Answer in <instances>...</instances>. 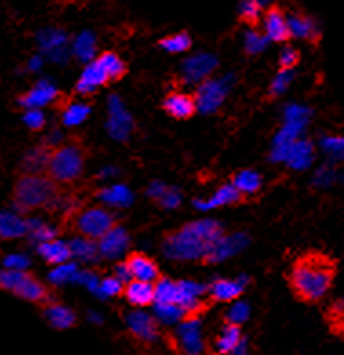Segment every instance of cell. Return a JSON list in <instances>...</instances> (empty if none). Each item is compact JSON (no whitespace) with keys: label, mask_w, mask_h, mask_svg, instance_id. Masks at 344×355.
Instances as JSON below:
<instances>
[{"label":"cell","mask_w":344,"mask_h":355,"mask_svg":"<svg viewBox=\"0 0 344 355\" xmlns=\"http://www.w3.org/2000/svg\"><path fill=\"white\" fill-rule=\"evenodd\" d=\"M223 234V226L217 220H195L168 235L162 243V252L168 259L180 263L206 261L209 250Z\"/></svg>","instance_id":"6da1fadb"},{"label":"cell","mask_w":344,"mask_h":355,"mask_svg":"<svg viewBox=\"0 0 344 355\" xmlns=\"http://www.w3.org/2000/svg\"><path fill=\"white\" fill-rule=\"evenodd\" d=\"M335 268L322 255H306L299 259L290 272L291 290L306 302L320 301L334 284Z\"/></svg>","instance_id":"7a4b0ae2"},{"label":"cell","mask_w":344,"mask_h":355,"mask_svg":"<svg viewBox=\"0 0 344 355\" xmlns=\"http://www.w3.org/2000/svg\"><path fill=\"white\" fill-rule=\"evenodd\" d=\"M57 195V182L49 175L24 173L15 184V206L20 211L49 208Z\"/></svg>","instance_id":"3957f363"},{"label":"cell","mask_w":344,"mask_h":355,"mask_svg":"<svg viewBox=\"0 0 344 355\" xmlns=\"http://www.w3.org/2000/svg\"><path fill=\"white\" fill-rule=\"evenodd\" d=\"M310 119L311 110L308 106H302V104H290V106H286L282 126L277 132L275 139H273L272 153H270V159L273 162H286L291 146L306 132V128L310 124Z\"/></svg>","instance_id":"277c9868"},{"label":"cell","mask_w":344,"mask_h":355,"mask_svg":"<svg viewBox=\"0 0 344 355\" xmlns=\"http://www.w3.org/2000/svg\"><path fill=\"white\" fill-rule=\"evenodd\" d=\"M86 153L80 144L68 142L51 151L48 162V175L60 184H69L83 175Z\"/></svg>","instance_id":"5b68a950"},{"label":"cell","mask_w":344,"mask_h":355,"mask_svg":"<svg viewBox=\"0 0 344 355\" xmlns=\"http://www.w3.org/2000/svg\"><path fill=\"white\" fill-rule=\"evenodd\" d=\"M233 86V75H224V77H209L204 83L197 86L195 92V104H197V112L209 115L215 113L218 107L228 97Z\"/></svg>","instance_id":"8992f818"},{"label":"cell","mask_w":344,"mask_h":355,"mask_svg":"<svg viewBox=\"0 0 344 355\" xmlns=\"http://www.w3.org/2000/svg\"><path fill=\"white\" fill-rule=\"evenodd\" d=\"M113 226H115V217H113V214L110 209L101 208V206L83 209L75 217V230L78 232V235L93 239V241H98Z\"/></svg>","instance_id":"52a82bcc"},{"label":"cell","mask_w":344,"mask_h":355,"mask_svg":"<svg viewBox=\"0 0 344 355\" xmlns=\"http://www.w3.org/2000/svg\"><path fill=\"white\" fill-rule=\"evenodd\" d=\"M39 48L48 59L64 64L71 59V39L62 28H44L37 35Z\"/></svg>","instance_id":"ba28073f"},{"label":"cell","mask_w":344,"mask_h":355,"mask_svg":"<svg viewBox=\"0 0 344 355\" xmlns=\"http://www.w3.org/2000/svg\"><path fill=\"white\" fill-rule=\"evenodd\" d=\"M106 130L112 139L119 142L128 141L133 133V117L126 110L119 95L108 97V121Z\"/></svg>","instance_id":"9c48e42d"},{"label":"cell","mask_w":344,"mask_h":355,"mask_svg":"<svg viewBox=\"0 0 344 355\" xmlns=\"http://www.w3.org/2000/svg\"><path fill=\"white\" fill-rule=\"evenodd\" d=\"M218 66V60L212 53H195L189 55L188 59L180 66V77L186 84L199 86L209 75L214 73Z\"/></svg>","instance_id":"30bf717a"},{"label":"cell","mask_w":344,"mask_h":355,"mask_svg":"<svg viewBox=\"0 0 344 355\" xmlns=\"http://www.w3.org/2000/svg\"><path fill=\"white\" fill-rule=\"evenodd\" d=\"M177 345L182 355H203V324L197 317L189 315L177 324Z\"/></svg>","instance_id":"8fae6325"},{"label":"cell","mask_w":344,"mask_h":355,"mask_svg":"<svg viewBox=\"0 0 344 355\" xmlns=\"http://www.w3.org/2000/svg\"><path fill=\"white\" fill-rule=\"evenodd\" d=\"M98 253L101 257L110 259V261H119L124 257L130 248V234L122 226H113L106 235H102L97 241Z\"/></svg>","instance_id":"7c38bea8"},{"label":"cell","mask_w":344,"mask_h":355,"mask_svg":"<svg viewBox=\"0 0 344 355\" xmlns=\"http://www.w3.org/2000/svg\"><path fill=\"white\" fill-rule=\"evenodd\" d=\"M286 20L290 39L308 42H317L320 39V24L313 17L306 15L302 11H290L286 13Z\"/></svg>","instance_id":"4fadbf2b"},{"label":"cell","mask_w":344,"mask_h":355,"mask_svg":"<svg viewBox=\"0 0 344 355\" xmlns=\"http://www.w3.org/2000/svg\"><path fill=\"white\" fill-rule=\"evenodd\" d=\"M126 326L130 334L142 343H153L159 337L157 319L148 311L133 310L126 315Z\"/></svg>","instance_id":"5bb4252c"},{"label":"cell","mask_w":344,"mask_h":355,"mask_svg":"<svg viewBox=\"0 0 344 355\" xmlns=\"http://www.w3.org/2000/svg\"><path fill=\"white\" fill-rule=\"evenodd\" d=\"M248 246V235L246 234H232V235H221L214 248L209 250L206 263H223L226 259L237 255Z\"/></svg>","instance_id":"9a60e30c"},{"label":"cell","mask_w":344,"mask_h":355,"mask_svg":"<svg viewBox=\"0 0 344 355\" xmlns=\"http://www.w3.org/2000/svg\"><path fill=\"white\" fill-rule=\"evenodd\" d=\"M262 33L266 35L270 42H286L290 39L288 31L286 13L281 8H268L262 15Z\"/></svg>","instance_id":"2e32d148"},{"label":"cell","mask_w":344,"mask_h":355,"mask_svg":"<svg viewBox=\"0 0 344 355\" xmlns=\"http://www.w3.org/2000/svg\"><path fill=\"white\" fill-rule=\"evenodd\" d=\"M208 293V288L195 281H177V304L188 313L194 315L200 308L203 297Z\"/></svg>","instance_id":"e0dca14e"},{"label":"cell","mask_w":344,"mask_h":355,"mask_svg":"<svg viewBox=\"0 0 344 355\" xmlns=\"http://www.w3.org/2000/svg\"><path fill=\"white\" fill-rule=\"evenodd\" d=\"M58 97V92L53 84L49 80H39L33 88L26 92L22 97L19 98V104L26 110H40V107L48 106Z\"/></svg>","instance_id":"ac0fdd59"},{"label":"cell","mask_w":344,"mask_h":355,"mask_svg":"<svg viewBox=\"0 0 344 355\" xmlns=\"http://www.w3.org/2000/svg\"><path fill=\"white\" fill-rule=\"evenodd\" d=\"M316 153L317 148L316 144L306 139V137H301L299 141L291 146L290 153H288V159L284 164H288L291 170L295 171H304L308 168H311V164L316 162Z\"/></svg>","instance_id":"d6986e66"},{"label":"cell","mask_w":344,"mask_h":355,"mask_svg":"<svg viewBox=\"0 0 344 355\" xmlns=\"http://www.w3.org/2000/svg\"><path fill=\"white\" fill-rule=\"evenodd\" d=\"M110 80H112V78L106 73V69L102 68V64L95 59L93 62L86 64V68H84L83 75L78 78L75 89H77V93H80V95H92V93H95V89L104 86V84H108Z\"/></svg>","instance_id":"ffe728a7"},{"label":"cell","mask_w":344,"mask_h":355,"mask_svg":"<svg viewBox=\"0 0 344 355\" xmlns=\"http://www.w3.org/2000/svg\"><path fill=\"white\" fill-rule=\"evenodd\" d=\"M126 264L130 268L131 277L133 281H144V282H153L155 284L160 279V270L153 259L146 257L142 253H133L126 259Z\"/></svg>","instance_id":"44dd1931"},{"label":"cell","mask_w":344,"mask_h":355,"mask_svg":"<svg viewBox=\"0 0 344 355\" xmlns=\"http://www.w3.org/2000/svg\"><path fill=\"white\" fill-rule=\"evenodd\" d=\"M246 284V277L218 279V281H215L214 284L208 288V293L212 299H215V301L218 302H232L241 297V293L244 292Z\"/></svg>","instance_id":"7402d4cb"},{"label":"cell","mask_w":344,"mask_h":355,"mask_svg":"<svg viewBox=\"0 0 344 355\" xmlns=\"http://www.w3.org/2000/svg\"><path fill=\"white\" fill-rule=\"evenodd\" d=\"M124 297L130 302L131 306L135 308H146L151 306L155 302V286L153 282L144 281H130L124 286Z\"/></svg>","instance_id":"603a6c76"},{"label":"cell","mask_w":344,"mask_h":355,"mask_svg":"<svg viewBox=\"0 0 344 355\" xmlns=\"http://www.w3.org/2000/svg\"><path fill=\"white\" fill-rule=\"evenodd\" d=\"M164 110L170 117L184 121V119L194 117L197 112V104H195V97L188 93H170L164 98Z\"/></svg>","instance_id":"cb8c5ba5"},{"label":"cell","mask_w":344,"mask_h":355,"mask_svg":"<svg viewBox=\"0 0 344 355\" xmlns=\"http://www.w3.org/2000/svg\"><path fill=\"white\" fill-rule=\"evenodd\" d=\"M13 293L20 299L29 302H48L49 292L48 288L44 286L42 282L37 277H33L31 273L24 272L22 279L19 281L17 288L13 290Z\"/></svg>","instance_id":"d4e9b609"},{"label":"cell","mask_w":344,"mask_h":355,"mask_svg":"<svg viewBox=\"0 0 344 355\" xmlns=\"http://www.w3.org/2000/svg\"><path fill=\"white\" fill-rule=\"evenodd\" d=\"M71 55L84 64H89L97 59V35L89 30H84L71 40Z\"/></svg>","instance_id":"484cf974"},{"label":"cell","mask_w":344,"mask_h":355,"mask_svg":"<svg viewBox=\"0 0 344 355\" xmlns=\"http://www.w3.org/2000/svg\"><path fill=\"white\" fill-rule=\"evenodd\" d=\"M243 199V195L239 193V190L233 184H224L215 191L208 199H197L194 200V206L197 209H214L221 208V206H230L237 205L239 200Z\"/></svg>","instance_id":"4316f807"},{"label":"cell","mask_w":344,"mask_h":355,"mask_svg":"<svg viewBox=\"0 0 344 355\" xmlns=\"http://www.w3.org/2000/svg\"><path fill=\"white\" fill-rule=\"evenodd\" d=\"M28 235V219L19 211H0V239H19Z\"/></svg>","instance_id":"83f0119b"},{"label":"cell","mask_w":344,"mask_h":355,"mask_svg":"<svg viewBox=\"0 0 344 355\" xmlns=\"http://www.w3.org/2000/svg\"><path fill=\"white\" fill-rule=\"evenodd\" d=\"M39 250V255L46 261V263L58 266V264L68 263L71 259V250H69V243L66 241H60V239H53V241H48V243H42L37 246Z\"/></svg>","instance_id":"f1b7e54d"},{"label":"cell","mask_w":344,"mask_h":355,"mask_svg":"<svg viewBox=\"0 0 344 355\" xmlns=\"http://www.w3.org/2000/svg\"><path fill=\"white\" fill-rule=\"evenodd\" d=\"M44 317L57 330H68V328L75 326V322H77L75 311L71 308L64 306V304H58V302L46 304V308H44Z\"/></svg>","instance_id":"f546056e"},{"label":"cell","mask_w":344,"mask_h":355,"mask_svg":"<svg viewBox=\"0 0 344 355\" xmlns=\"http://www.w3.org/2000/svg\"><path fill=\"white\" fill-rule=\"evenodd\" d=\"M243 340L244 339L243 331H241V326L226 322L223 330H221V334L217 336V339H215L214 352L217 355H230L241 343H243Z\"/></svg>","instance_id":"4dcf8cb0"},{"label":"cell","mask_w":344,"mask_h":355,"mask_svg":"<svg viewBox=\"0 0 344 355\" xmlns=\"http://www.w3.org/2000/svg\"><path fill=\"white\" fill-rule=\"evenodd\" d=\"M69 250H71V257L78 259L83 263H93V261H97L101 257L97 241L83 237V235L69 241Z\"/></svg>","instance_id":"1f68e13d"},{"label":"cell","mask_w":344,"mask_h":355,"mask_svg":"<svg viewBox=\"0 0 344 355\" xmlns=\"http://www.w3.org/2000/svg\"><path fill=\"white\" fill-rule=\"evenodd\" d=\"M97 195L102 202H106L108 206H115V208H128L133 202V193L124 184L108 186Z\"/></svg>","instance_id":"d6a6232c"},{"label":"cell","mask_w":344,"mask_h":355,"mask_svg":"<svg viewBox=\"0 0 344 355\" xmlns=\"http://www.w3.org/2000/svg\"><path fill=\"white\" fill-rule=\"evenodd\" d=\"M51 151L53 150L46 146V144L29 151L28 155L24 157V161H22V168H24L26 173H42V171L48 170Z\"/></svg>","instance_id":"836d02e7"},{"label":"cell","mask_w":344,"mask_h":355,"mask_svg":"<svg viewBox=\"0 0 344 355\" xmlns=\"http://www.w3.org/2000/svg\"><path fill=\"white\" fill-rule=\"evenodd\" d=\"M319 150L328 162H344V135H325L319 139Z\"/></svg>","instance_id":"e575fe53"},{"label":"cell","mask_w":344,"mask_h":355,"mask_svg":"<svg viewBox=\"0 0 344 355\" xmlns=\"http://www.w3.org/2000/svg\"><path fill=\"white\" fill-rule=\"evenodd\" d=\"M239 190V193L243 195H255L262 186V177L259 175L257 171L253 170H243L235 173L232 182Z\"/></svg>","instance_id":"d590c367"},{"label":"cell","mask_w":344,"mask_h":355,"mask_svg":"<svg viewBox=\"0 0 344 355\" xmlns=\"http://www.w3.org/2000/svg\"><path fill=\"white\" fill-rule=\"evenodd\" d=\"M153 308H155L153 317H155L160 324H166V326L179 324L180 321H184L186 317H189L188 313L179 306V304H159V302H155Z\"/></svg>","instance_id":"8d00e7d4"},{"label":"cell","mask_w":344,"mask_h":355,"mask_svg":"<svg viewBox=\"0 0 344 355\" xmlns=\"http://www.w3.org/2000/svg\"><path fill=\"white\" fill-rule=\"evenodd\" d=\"M57 228H53L51 224L42 223L40 219H28V237L37 246L48 243V241H53V239H57Z\"/></svg>","instance_id":"74e56055"},{"label":"cell","mask_w":344,"mask_h":355,"mask_svg":"<svg viewBox=\"0 0 344 355\" xmlns=\"http://www.w3.org/2000/svg\"><path fill=\"white\" fill-rule=\"evenodd\" d=\"M92 113V107L86 103H69L62 110V124L68 128L80 126L84 121H87Z\"/></svg>","instance_id":"f35d334b"},{"label":"cell","mask_w":344,"mask_h":355,"mask_svg":"<svg viewBox=\"0 0 344 355\" xmlns=\"http://www.w3.org/2000/svg\"><path fill=\"white\" fill-rule=\"evenodd\" d=\"M339 171H337V166L334 162L326 161L325 164H320L316 170L313 177H311V184L319 188V190H326L334 186L337 180H339Z\"/></svg>","instance_id":"ab89813d"},{"label":"cell","mask_w":344,"mask_h":355,"mask_svg":"<svg viewBox=\"0 0 344 355\" xmlns=\"http://www.w3.org/2000/svg\"><path fill=\"white\" fill-rule=\"evenodd\" d=\"M243 44L248 55H261L262 51H266L270 40L262 31L255 30V28H248L243 35Z\"/></svg>","instance_id":"60d3db41"},{"label":"cell","mask_w":344,"mask_h":355,"mask_svg":"<svg viewBox=\"0 0 344 355\" xmlns=\"http://www.w3.org/2000/svg\"><path fill=\"white\" fill-rule=\"evenodd\" d=\"M78 272H80V268L77 266L75 263H64L55 266L48 275V281L55 286H60V284H66V282H75L77 279Z\"/></svg>","instance_id":"b9f144b4"},{"label":"cell","mask_w":344,"mask_h":355,"mask_svg":"<svg viewBox=\"0 0 344 355\" xmlns=\"http://www.w3.org/2000/svg\"><path fill=\"white\" fill-rule=\"evenodd\" d=\"M97 60L102 64V68L106 69V73L110 75L112 80H119L122 75L126 73V64L113 51H106V53L98 55Z\"/></svg>","instance_id":"7bdbcfd3"},{"label":"cell","mask_w":344,"mask_h":355,"mask_svg":"<svg viewBox=\"0 0 344 355\" xmlns=\"http://www.w3.org/2000/svg\"><path fill=\"white\" fill-rule=\"evenodd\" d=\"M153 286H155V302H159V304H177V281L160 277Z\"/></svg>","instance_id":"ee69618b"},{"label":"cell","mask_w":344,"mask_h":355,"mask_svg":"<svg viewBox=\"0 0 344 355\" xmlns=\"http://www.w3.org/2000/svg\"><path fill=\"white\" fill-rule=\"evenodd\" d=\"M159 46L168 53H184L191 48V37H189L186 31H180V33L168 35L164 39L160 40Z\"/></svg>","instance_id":"f6af8a7d"},{"label":"cell","mask_w":344,"mask_h":355,"mask_svg":"<svg viewBox=\"0 0 344 355\" xmlns=\"http://www.w3.org/2000/svg\"><path fill=\"white\" fill-rule=\"evenodd\" d=\"M237 11H239V19L250 26L259 22V19L262 17V6L259 4L257 0H241V2H239Z\"/></svg>","instance_id":"bcb514c9"},{"label":"cell","mask_w":344,"mask_h":355,"mask_svg":"<svg viewBox=\"0 0 344 355\" xmlns=\"http://www.w3.org/2000/svg\"><path fill=\"white\" fill-rule=\"evenodd\" d=\"M293 77H295V71L293 69H281L279 73L275 75V78L270 84V97H281L286 93V89L290 88V84L293 83Z\"/></svg>","instance_id":"7dc6e473"},{"label":"cell","mask_w":344,"mask_h":355,"mask_svg":"<svg viewBox=\"0 0 344 355\" xmlns=\"http://www.w3.org/2000/svg\"><path fill=\"white\" fill-rule=\"evenodd\" d=\"M248 317H250V306L246 302H233L226 311V322H230V324L241 326L248 321Z\"/></svg>","instance_id":"c3c4849f"},{"label":"cell","mask_w":344,"mask_h":355,"mask_svg":"<svg viewBox=\"0 0 344 355\" xmlns=\"http://www.w3.org/2000/svg\"><path fill=\"white\" fill-rule=\"evenodd\" d=\"M124 286H126V284H124L119 277H115V275H113V277H106V279H102L101 284H98L97 295L117 297L124 292Z\"/></svg>","instance_id":"681fc988"},{"label":"cell","mask_w":344,"mask_h":355,"mask_svg":"<svg viewBox=\"0 0 344 355\" xmlns=\"http://www.w3.org/2000/svg\"><path fill=\"white\" fill-rule=\"evenodd\" d=\"M301 55L295 48L286 46V48L281 49V55H279V64H281V69H293L299 64Z\"/></svg>","instance_id":"f907efd6"},{"label":"cell","mask_w":344,"mask_h":355,"mask_svg":"<svg viewBox=\"0 0 344 355\" xmlns=\"http://www.w3.org/2000/svg\"><path fill=\"white\" fill-rule=\"evenodd\" d=\"M180 200H182V197H180V191L177 190V188H171V186H168L164 191V195H162V197L157 200V205H160L164 209H175V208H179Z\"/></svg>","instance_id":"816d5d0a"},{"label":"cell","mask_w":344,"mask_h":355,"mask_svg":"<svg viewBox=\"0 0 344 355\" xmlns=\"http://www.w3.org/2000/svg\"><path fill=\"white\" fill-rule=\"evenodd\" d=\"M24 124L33 130V132H39L46 126V115L42 113V110H28L24 115Z\"/></svg>","instance_id":"f5cc1de1"},{"label":"cell","mask_w":344,"mask_h":355,"mask_svg":"<svg viewBox=\"0 0 344 355\" xmlns=\"http://www.w3.org/2000/svg\"><path fill=\"white\" fill-rule=\"evenodd\" d=\"M2 264H4L6 270H19V272H26L31 263H29L28 255H22V253H13V255H8Z\"/></svg>","instance_id":"db71d44e"},{"label":"cell","mask_w":344,"mask_h":355,"mask_svg":"<svg viewBox=\"0 0 344 355\" xmlns=\"http://www.w3.org/2000/svg\"><path fill=\"white\" fill-rule=\"evenodd\" d=\"M75 282H80V284H84V286H86L89 292L97 293L98 284H101V279H98L93 272H83V270H80L77 275V279H75Z\"/></svg>","instance_id":"11a10c76"},{"label":"cell","mask_w":344,"mask_h":355,"mask_svg":"<svg viewBox=\"0 0 344 355\" xmlns=\"http://www.w3.org/2000/svg\"><path fill=\"white\" fill-rule=\"evenodd\" d=\"M166 188H168V186H166L164 182H159V180H155V182H151V184L148 186V197H151V199L157 202V200H159L160 197L164 195Z\"/></svg>","instance_id":"9f6ffc18"},{"label":"cell","mask_w":344,"mask_h":355,"mask_svg":"<svg viewBox=\"0 0 344 355\" xmlns=\"http://www.w3.org/2000/svg\"><path fill=\"white\" fill-rule=\"evenodd\" d=\"M115 277L121 279L124 284H128L130 281H133V277H131V272H130V268H128L126 263H121L119 266H117L115 270Z\"/></svg>","instance_id":"6f0895ef"},{"label":"cell","mask_w":344,"mask_h":355,"mask_svg":"<svg viewBox=\"0 0 344 355\" xmlns=\"http://www.w3.org/2000/svg\"><path fill=\"white\" fill-rule=\"evenodd\" d=\"M42 64H44L42 55H35V57H31V59H29L28 69L29 71H39V69L42 68Z\"/></svg>","instance_id":"680465c9"},{"label":"cell","mask_w":344,"mask_h":355,"mask_svg":"<svg viewBox=\"0 0 344 355\" xmlns=\"http://www.w3.org/2000/svg\"><path fill=\"white\" fill-rule=\"evenodd\" d=\"M230 355H248V345H246V340H243V343H241V345H239L237 348H235V350H233Z\"/></svg>","instance_id":"91938a15"},{"label":"cell","mask_w":344,"mask_h":355,"mask_svg":"<svg viewBox=\"0 0 344 355\" xmlns=\"http://www.w3.org/2000/svg\"><path fill=\"white\" fill-rule=\"evenodd\" d=\"M115 173H117L115 168H104V170L101 171V179H106V177H112V175H115Z\"/></svg>","instance_id":"94428289"},{"label":"cell","mask_w":344,"mask_h":355,"mask_svg":"<svg viewBox=\"0 0 344 355\" xmlns=\"http://www.w3.org/2000/svg\"><path fill=\"white\" fill-rule=\"evenodd\" d=\"M257 2H259V4L262 6V8H266V6H270V4H272L273 0H257Z\"/></svg>","instance_id":"6125c7cd"},{"label":"cell","mask_w":344,"mask_h":355,"mask_svg":"<svg viewBox=\"0 0 344 355\" xmlns=\"http://www.w3.org/2000/svg\"><path fill=\"white\" fill-rule=\"evenodd\" d=\"M343 179H344V177H343Z\"/></svg>","instance_id":"be15d7a7"}]
</instances>
